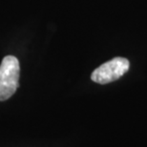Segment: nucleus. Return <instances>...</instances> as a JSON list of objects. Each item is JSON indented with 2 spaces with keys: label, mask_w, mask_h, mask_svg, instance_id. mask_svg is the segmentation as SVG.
I'll use <instances>...</instances> for the list:
<instances>
[{
  "label": "nucleus",
  "mask_w": 147,
  "mask_h": 147,
  "mask_svg": "<svg viewBox=\"0 0 147 147\" xmlns=\"http://www.w3.org/2000/svg\"><path fill=\"white\" fill-rule=\"evenodd\" d=\"M20 67L18 59L13 55L3 58L0 65V101L7 100L18 88Z\"/></svg>",
  "instance_id": "nucleus-1"
},
{
  "label": "nucleus",
  "mask_w": 147,
  "mask_h": 147,
  "mask_svg": "<svg viewBox=\"0 0 147 147\" xmlns=\"http://www.w3.org/2000/svg\"><path fill=\"white\" fill-rule=\"evenodd\" d=\"M129 68L130 63L127 58L115 57L98 67L91 75V79L99 84H107L120 78Z\"/></svg>",
  "instance_id": "nucleus-2"
}]
</instances>
